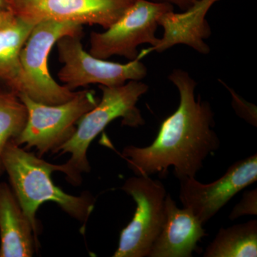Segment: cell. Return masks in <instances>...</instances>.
<instances>
[{"label":"cell","instance_id":"obj_1","mask_svg":"<svg viewBox=\"0 0 257 257\" xmlns=\"http://www.w3.org/2000/svg\"><path fill=\"white\" fill-rule=\"evenodd\" d=\"M178 89L177 110L162 121L150 146L124 147L121 156L136 176L165 177L170 167L179 180L195 177L204 161L219 150L214 113L209 101L196 99L197 82L187 71L175 69L168 76Z\"/></svg>","mask_w":257,"mask_h":257},{"label":"cell","instance_id":"obj_2","mask_svg":"<svg viewBox=\"0 0 257 257\" xmlns=\"http://www.w3.org/2000/svg\"><path fill=\"white\" fill-rule=\"evenodd\" d=\"M2 163L37 240V211L45 202L56 203L64 212L82 224L83 228L85 227L94 210L95 199L87 192L80 196L71 195L54 184L51 175L54 172H62V165L49 163L18 146L13 140L7 144L3 150Z\"/></svg>","mask_w":257,"mask_h":257},{"label":"cell","instance_id":"obj_3","mask_svg":"<svg viewBox=\"0 0 257 257\" xmlns=\"http://www.w3.org/2000/svg\"><path fill=\"white\" fill-rule=\"evenodd\" d=\"M101 98L95 107L78 121L75 133L59 149V155L69 154L70 158L62 165L66 179L74 186L82 183L83 173L91 170L87 159L89 145L111 121L122 119V125L138 127L145 124L141 111L137 106L149 86L142 80H131L117 87L99 85Z\"/></svg>","mask_w":257,"mask_h":257},{"label":"cell","instance_id":"obj_4","mask_svg":"<svg viewBox=\"0 0 257 257\" xmlns=\"http://www.w3.org/2000/svg\"><path fill=\"white\" fill-rule=\"evenodd\" d=\"M79 33H83V26L76 23L47 20L35 25L19 57L20 94L46 104H62L75 96L77 92L52 77L48 61L51 50L60 38Z\"/></svg>","mask_w":257,"mask_h":257},{"label":"cell","instance_id":"obj_5","mask_svg":"<svg viewBox=\"0 0 257 257\" xmlns=\"http://www.w3.org/2000/svg\"><path fill=\"white\" fill-rule=\"evenodd\" d=\"M19 96L28 108V119L23 131L13 141L26 150L36 149L40 157L49 152L57 153L73 136L81 118L99 100L94 91L87 89L59 104H43L25 94Z\"/></svg>","mask_w":257,"mask_h":257},{"label":"cell","instance_id":"obj_6","mask_svg":"<svg viewBox=\"0 0 257 257\" xmlns=\"http://www.w3.org/2000/svg\"><path fill=\"white\" fill-rule=\"evenodd\" d=\"M173 10V5L169 3L135 0L105 31L91 32L89 53L103 60L113 56L135 60L140 53V45L148 44L154 47L158 43L160 38L156 37V32L159 19Z\"/></svg>","mask_w":257,"mask_h":257},{"label":"cell","instance_id":"obj_7","mask_svg":"<svg viewBox=\"0 0 257 257\" xmlns=\"http://www.w3.org/2000/svg\"><path fill=\"white\" fill-rule=\"evenodd\" d=\"M83 35H65L56 44L59 61L63 64L57 76L70 90L95 84L117 87L147 77V67L139 57L121 64L94 57L84 50Z\"/></svg>","mask_w":257,"mask_h":257},{"label":"cell","instance_id":"obj_8","mask_svg":"<svg viewBox=\"0 0 257 257\" xmlns=\"http://www.w3.org/2000/svg\"><path fill=\"white\" fill-rule=\"evenodd\" d=\"M121 189L133 198L137 209L133 219L121 231L119 246L112 256H147L165 221V186L150 176H136L126 179Z\"/></svg>","mask_w":257,"mask_h":257},{"label":"cell","instance_id":"obj_9","mask_svg":"<svg viewBox=\"0 0 257 257\" xmlns=\"http://www.w3.org/2000/svg\"><path fill=\"white\" fill-rule=\"evenodd\" d=\"M7 9L34 23L52 20L104 30L119 19L135 0H5Z\"/></svg>","mask_w":257,"mask_h":257},{"label":"cell","instance_id":"obj_10","mask_svg":"<svg viewBox=\"0 0 257 257\" xmlns=\"http://www.w3.org/2000/svg\"><path fill=\"white\" fill-rule=\"evenodd\" d=\"M257 179V155L238 161L221 178L202 184L195 177L180 179L179 199L203 224L211 219L230 199Z\"/></svg>","mask_w":257,"mask_h":257},{"label":"cell","instance_id":"obj_11","mask_svg":"<svg viewBox=\"0 0 257 257\" xmlns=\"http://www.w3.org/2000/svg\"><path fill=\"white\" fill-rule=\"evenodd\" d=\"M218 1L197 0L183 13H176L173 10L162 15L158 25L163 28V37L155 46L140 52L139 58L142 60L153 52L162 53L178 45H187L202 55L209 54L210 47L204 41L211 36V30L206 16Z\"/></svg>","mask_w":257,"mask_h":257},{"label":"cell","instance_id":"obj_12","mask_svg":"<svg viewBox=\"0 0 257 257\" xmlns=\"http://www.w3.org/2000/svg\"><path fill=\"white\" fill-rule=\"evenodd\" d=\"M165 217L148 257H192L207 234L203 224L187 208L179 209L170 194L166 195Z\"/></svg>","mask_w":257,"mask_h":257},{"label":"cell","instance_id":"obj_13","mask_svg":"<svg viewBox=\"0 0 257 257\" xmlns=\"http://www.w3.org/2000/svg\"><path fill=\"white\" fill-rule=\"evenodd\" d=\"M39 245L11 186L0 182V257H31Z\"/></svg>","mask_w":257,"mask_h":257},{"label":"cell","instance_id":"obj_14","mask_svg":"<svg viewBox=\"0 0 257 257\" xmlns=\"http://www.w3.org/2000/svg\"><path fill=\"white\" fill-rule=\"evenodd\" d=\"M37 23L0 10V91L20 93V51Z\"/></svg>","mask_w":257,"mask_h":257},{"label":"cell","instance_id":"obj_15","mask_svg":"<svg viewBox=\"0 0 257 257\" xmlns=\"http://www.w3.org/2000/svg\"><path fill=\"white\" fill-rule=\"evenodd\" d=\"M257 221L221 228L207 246L204 257H256Z\"/></svg>","mask_w":257,"mask_h":257},{"label":"cell","instance_id":"obj_16","mask_svg":"<svg viewBox=\"0 0 257 257\" xmlns=\"http://www.w3.org/2000/svg\"><path fill=\"white\" fill-rule=\"evenodd\" d=\"M28 119V108L17 93L0 91V177L5 173L2 155L7 144L22 133Z\"/></svg>","mask_w":257,"mask_h":257},{"label":"cell","instance_id":"obj_17","mask_svg":"<svg viewBox=\"0 0 257 257\" xmlns=\"http://www.w3.org/2000/svg\"><path fill=\"white\" fill-rule=\"evenodd\" d=\"M219 82L228 89L231 94V99H232V106L236 111V114H238V116L242 118L249 124L256 126V106L243 99L241 96L235 92L232 88L229 87L221 79H219Z\"/></svg>","mask_w":257,"mask_h":257},{"label":"cell","instance_id":"obj_18","mask_svg":"<svg viewBox=\"0 0 257 257\" xmlns=\"http://www.w3.org/2000/svg\"><path fill=\"white\" fill-rule=\"evenodd\" d=\"M257 192L256 189L244 192L242 199L236 204L229 215L231 220H234L240 216L256 215Z\"/></svg>","mask_w":257,"mask_h":257},{"label":"cell","instance_id":"obj_19","mask_svg":"<svg viewBox=\"0 0 257 257\" xmlns=\"http://www.w3.org/2000/svg\"><path fill=\"white\" fill-rule=\"evenodd\" d=\"M158 3H169L173 6L178 7L182 11L188 9L197 0H151Z\"/></svg>","mask_w":257,"mask_h":257},{"label":"cell","instance_id":"obj_20","mask_svg":"<svg viewBox=\"0 0 257 257\" xmlns=\"http://www.w3.org/2000/svg\"><path fill=\"white\" fill-rule=\"evenodd\" d=\"M7 9V3L5 0H0V10Z\"/></svg>","mask_w":257,"mask_h":257}]
</instances>
